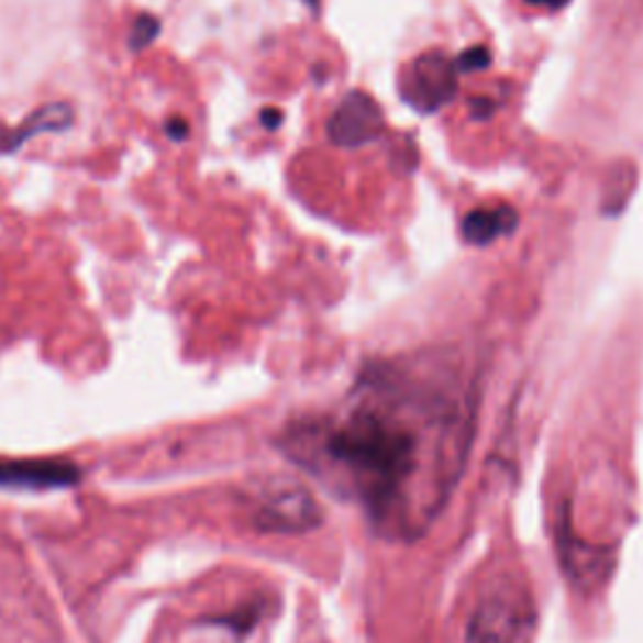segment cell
I'll return each instance as SVG.
<instances>
[{
    "instance_id": "cell-7",
    "label": "cell",
    "mask_w": 643,
    "mask_h": 643,
    "mask_svg": "<svg viewBox=\"0 0 643 643\" xmlns=\"http://www.w3.org/2000/svg\"><path fill=\"white\" fill-rule=\"evenodd\" d=\"M488 60L490 56L486 48H470L455 60V68H457V74H461V70H480L483 66H488Z\"/></svg>"
},
{
    "instance_id": "cell-8",
    "label": "cell",
    "mask_w": 643,
    "mask_h": 643,
    "mask_svg": "<svg viewBox=\"0 0 643 643\" xmlns=\"http://www.w3.org/2000/svg\"><path fill=\"white\" fill-rule=\"evenodd\" d=\"M166 129H169V136H171V138H176V141L187 138V131H189V126H187V123H184L181 119H174V121H169V123H166Z\"/></svg>"
},
{
    "instance_id": "cell-5",
    "label": "cell",
    "mask_w": 643,
    "mask_h": 643,
    "mask_svg": "<svg viewBox=\"0 0 643 643\" xmlns=\"http://www.w3.org/2000/svg\"><path fill=\"white\" fill-rule=\"evenodd\" d=\"M70 121H74V113H70V109L64 103L35 111L21 129H15V134H11L3 144H0V152H13V148L21 146L25 138L41 134V131H60V129H66Z\"/></svg>"
},
{
    "instance_id": "cell-10",
    "label": "cell",
    "mask_w": 643,
    "mask_h": 643,
    "mask_svg": "<svg viewBox=\"0 0 643 643\" xmlns=\"http://www.w3.org/2000/svg\"><path fill=\"white\" fill-rule=\"evenodd\" d=\"M525 3H531V5H543V8H551V11H558V8L566 5L568 0H525Z\"/></svg>"
},
{
    "instance_id": "cell-1",
    "label": "cell",
    "mask_w": 643,
    "mask_h": 643,
    "mask_svg": "<svg viewBox=\"0 0 643 643\" xmlns=\"http://www.w3.org/2000/svg\"><path fill=\"white\" fill-rule=\"evenodd\" d=\"M457 86V68L440 53H428L415 60L408 84H404V99L420 111H435L453 99Z\"/></svg>"
},
{
    "instance_id": "cell-4",
    "label": "cell",
    "mask_w": 643,
    "mask_h": 643,
    "mask_svg": "<svg viewBox=\"0 0 643 643\" xmlns=\"http://www.w3.org/2000/svg\"><path fill=\"white\" fill-rule=\"evenodd\" d=\"M518 224V217L513 209H478L473 214L465 217L463 222V236L473 244H488L496 236L510 232Z\"/></svg>"
},
{
    "instance_id": "cell-6",
    "label": "cell",
    "mask_w": 643,
    "mask_h": 643,
    "mask_svg": "<svg viewBox=\"0 0 643 643\" xmlns=\"http://www.w3.org/2000/svg\"><path fill=\"white\" fill-rule=\"evenodd\" d=\"M158 29H162V23H158V18L154 15H138L134 25H131V48L134 51H141L146 48L148 43H152L156 35H158Z\"/></svg>"
},
{
    "instance_id": "cell-2",
    "label": "cell",
    "mask_w": 643,
    "mask_h": 643,
    "mask_svg": "<svg viewBox=\"0 0 643 643\" xmlns=\"http://www.w3.org/2000/svg\"><path fill=\"white\" fill-rule=\"evenodd\" d=\"M383 131V113L367 93H350L330 121V136L337 146H363Z\"/></svg>"
},
{
    "instance_id": "cell-9",
    "label": "cell",
    "mask_w": 643,
    "mask_h": 643,
    "mask_svg": "<svg viewBox=\"0 0 643 643\" xmlns=\"http://www.w3.org/2000/svg\"><path fill=\"white\" fill-rule=\"evenodd\" d=\"M262 123H264V129L275 131L279 126V123H281V113L277 109H267V111L262 113Z\"/></svg>"
},
{
    "instance_id": "cell-3",
    "label": "cell",
    "mask_w": 643,
    "mask_h": 643,
    "mask_svg": "<svg viewBox=\"0 0 643 643\" xmlns=\"http://www.w3.org/2000/svg\"><path fill=\"white\" fill-rule=\"evenodd\" d=\"M74 468L64 463H3L0 465V486H68L74 483Z\"/></svg>"
}]
</instances>
